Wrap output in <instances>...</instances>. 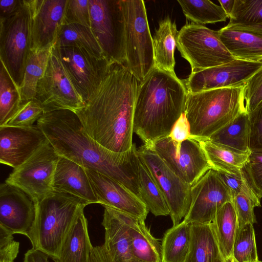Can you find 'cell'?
Listing matches in <instances>:
<instances>
[{
	"instance_id": "obj_46",
	"label": "cell",
	"mask_w": 262,
	"mask_h": 262,
	"mask_svg": "<svg viewBox=\"0 0 262 262\" xmlns=\"http://www.w3.org/2000/svg\"><path fill=\"white\" fill-rule=\"evenodd\" d=\"M217 172L224 184L229 189L232 199L245 188L249 186L242 171L236 174Z\"/></svg>"
},
{
	"instance_id": "obj_45",
	"label": "cell",
	"mask_w": 262,
	"mask_h": 262,
	"mask_svg": "<svg viewBox=\"0 0 262 262\" xmlns=\"http://www.w3.org/2000/svg\"><path fill=\"white\" fill-rule=\"evenodd\" d=\"M19 243L13 235L0 229V262H14L19 252Z\"/></svg>"
},
{
	"instance_id": "obj_1",
	"label": "cell",
	"mask_w": 262,
	"mask_h": 262,
	"mask_svg": "<svg viewBox=\"0 0 262 262\" xmlns=\"http://www.w3.org/2000/svg\"><path fill=\"white\" fill-rule=\"evenodd\" d=\"M36 125L59 156L113 179L141 199L135 143L123 152L107 149L88 135L77 115L69 110L45 113Z\"/></svg>"
},
{
	"instance_id": "obj_9",
	"label": "cell",
	"mask_w": 262,
	"mask_h": 262,
	"mask_svg": "<svg viewBox=\"0 0 262 262\" xmlns=\"http://www.w3.org/2000/svg\"><path fill=\"white\" fill-rule=\"evenodd\" d=\"M177 48L190 64L191 72L219 66L235 58L224 46L218 31L191 22L179 31Z\"/></svg>"
},
{
	"instance_id": "obj_18",
	"label": "cell",
	"mask_w": 262,
	"mask_h": 262,
	"mask_svg": "<svg viewBox=\"0 0 262 262\" xmlns=\"http://www.w3.org/2000/svg\"><path fill=\"white\" fill-rule=\"evenodd\" d=\"M68 0H27L31 24V50L53 46L63 23Z\"/></svg>"
},
{
	"instance_id": "obj_44",
	"label": "cell",
	"mask_w": 262,
	"mask_h": 262,
	"mask_svg": "<svg viewBox=\"0 0 262 262\" xmlns=\"http://www.w3.org/2000/svg\"><path fill=\"white\" fill-rule=\"evenodd\" d=\"M248 114L250 149L251 151L262 152V101Z\"/></svg>"
},
{
	"instance_id": "obj_10",
	"label": "cell",
	"mask_w": 262,
	"mask_h": 262,
	"mask_svg": "<svg viewBox=\"0 0 262 262\" xmlns=\"http://www.w3.org/2000/svg\"><path fill=\"white\" fill-rule=\"evenodd\" d=\"M59 157L48 141L14 168L5 182L22 190L36 204L54 192L53 181Z\"/></svg>"
},
{
	"instance_id": "obj_34",
	"label": "cell",
	"mask_w": 262,
	"mask_h": 262,
	"mask_svg": "<svg viewBox=\"0 0 262 262\" xmlns=\"http://www.w3.org/2000/svg\"><path fill=\"white\" fill-rule=\"evenodd\" d=\"M139 157V156H138ZM139 179L141 199L155 216L169 215L168 205L155 179L139 157Z\"/></svg>"
},
{
	"instance_id": "obj_52",
	"label": "cell",
	"mask_w": 262,
	"mask_h": 262,
	"mask_svg": "<svg viewBox=\"0 0 262 262\" xmlns=\"http://www.w3.org/2000/svg\"><path fill=\"white\" fill-rule=\"evenodd\" d=\"M253 262H262V261H259V260L258 261H253Z\"/></svg>"
},
{
	"instance_id": "obj_35",
	"label": "cell",
	"mask_w": 262,
	"mask_h": 262,
	"mask_svg": "<svg viewBox=\"0 0 262 262\" xmlns=\"http://www.w3.org/2000/svg\"><path fill=\"white\" fill-rule=\"evenodd\" d=\"M183 13L192 23L212 24L226 21L228 15L221 6L208 0H178Z\"/></svg>"
},
{
	"instance_id": "obj_31",
	"label": "cell",
	"mask_w": 262,
	"mask_h": 262,
	"mask_svg": "<svg viewBox=\"0 0 262 262\" xmlns=\"http://www.w3.org/2000/svg\"><path fill=\"white\" fill-rule=\"evenodd\" d=\"M55 45L79 48L97 58H105L91 28L80 24H63L59 29Z\"/></svg>"
},
{
	"instance_id": "obj_8",
	"label": "cell",
	"mask_w": 262,
	"mask_h": 262,
	"mask_svg": "<svg viewBox=\"0 0 262 262\" xmlns=\"http://www.w3.org/2000/svg\"><path fill=\"white\" fill-rule=\"evenodd\" d=\"M91 28L111 64L125 63V20L121 0H89Z\"/></svg>"
},
{
	"instance_id": "obj_41",
	"label": "cell",
	"mask_w": 262,
	"mask_h": 262,
	"mask_svg": "<svg viewBox=\"0 0 262 262\" xmlns=\"http://www.w3.org/2000/svg\"><path fill=\"white\" fill-rule=\"evenodd\" d=\"M242 172L253 192L262 198V152L251 151Z\"/></svg>"
},
{
	"instance_id": "obj_37",
	"label": "cell",
	"mask_w": 262,
	"mask_h": 262,
	"mask_svg": "<svg viewBox=\"0 0 262 262\" xmlns=\"http://www.w3.org/2000/svg\"><path fill=\"white\" fill-rule=\"evenodd\" d=\"M227 25L262 32V0H235Z\"/></svg>"
},
{
	"instance_id": "obj_26",
	"label": "cell",
	"mask_w": 262,
	"mask_h": 262,
	"mask_svg": "<svg viewBox=\"0 0 262 262\" xmlns=\"http://www.w3.org/2000/svg\"><path fill=\"white\" fill-rule=\"evenodd\" d=\"M128 233L135 258L139 262H162L161 245L151 234L145 221L128 215Z\"/></svg>"
},
{
	"instance_id": "obj_13",
	"label": "cell",
	"mask_w": 262,
	"mask_h": 262,
	"mask_svg": "<svg viewBox=\"0 0 262 262\" xmlns=\"http://www.w3.org/2000/svg\"><path fill=\"white\" fill-rule=\"evenodd\" d=\"M150 147L171 171L191 186L211 169L196 139L178 142L167 136Z\"/></svg>"
},
{
	"instance_id": "obj_25",
	"label": "cell",
	"mask_w": 262,
	"mask_h": 262,
	"mask_svg": "<svg viewBox=\"0 0 262 262\" xmlns=\"http://www.w3.org/2000/svg\"><path fill=\"white\" fill-rule=\"evenodd\" d=\"M185 262H228L221 250L211 223L192 224L191 244Z\"/></svg>"
},
{
	"instance_id": "obj_21",
	"label": "cell",
	"mask_w": 262,
	"mask_h": 262,
	"mask_svg": "<svg viewBox=\"0 0 262 262\" xmlns=\"http://www.w3.org/2000/svg\"><path fill=\"white\" fill-rule=\"evenodd\" d=\"M128 215L104 206L102 225L105 230L104 245L115 262H139L134 257L128 233Z\"/></svg>"
},
{
	"instance_id": "obj_33",
	"label": "cell",
	"mask_w": 262,
	"mask_h": 262,
	"mask_svg": "<svg viewBox=\"0 0 262 262\" xmlns=\"http://www.w3.org/2000/svg\"><path fill=\"white\" fill-rule=\"evenodd\" d=\"M53 46L30 50L23 81L19 89L22 102L35 99L38 82L46 71Z\"/></svg>"
},
{
	"instance_id": "obj_22",
	"label": "cell",
	"mask_w": 262,
	"mask_h": 262,
	"mask_svg": "<svg viewBox=\"0 0 262 262\" xmlns=\"http://www.w3.org/2000/svg\"><path fill=\"white\" fill-rule=\"evenodd\" d=\"M53 188L57 192L75 196L89 204L98 203L85 169L67 158L59 157Z\"/></svg>"
},
{
	"instance_id": "obj_40",
	"label": "cell",
	"mask_w": 262,
	"mask_h": 262,
	"mask_svg": "<svg viewBox=\"0 0 262 262\" xmlns=\"http://www.w3.org/2000/svg\"><path fill=\"white\" fill-rule=\"evenodd\" d=\"M45 113L43 107L36 99L23 101L17 111L4 126L31 127Z\"/></svg>"
},
{
	"instance_id": "obj_23",
	"label": "cell",
	"mask_w": 262,
	"mask_h": 262,
	"mask_svg": "<svg viewBox=\"0 0 262 262\" xmlns=\"http://www.w3.org/2000/svg\"><path fill=\"white\" fill-rule=\"evenodd\" d=\"M220 39L235 59L262 62V32L228 25L218 31Z\"/></svg>"
},
{
	"instance_id": "obj_27",
	"label": "cell",
	"mask_w": 262,
	"mask_h": 262,
	"mask_svg": "<svg viewBox=\"0 0 262 262\" xmlns=\"http://www.w3.org/2000/svg\"><path fill=\"white\" fill-rule=\"evenodd\" d=\"M179 32L174 22L167 17L159 23L153 39L154 67L175 74L174 53Z\"/></svg>"
},
{
	"instance_id": "obj_32",
	"label": "cell",
	"mask_w": 262,
	"mask_h": 262,
	"mask_svg": "<svg viewBox=\"0 0 262 262\" xmlns=\"http://www.w3.org/2000/svg\"><path fill=\"white\" fill-rule=\"evenodd\" d=\"M211 224L221 250L225 258L230 262L238 228L236 214L232 202L225 203L217 211Z\"/></svg>"
},
{
	"instance_id": "obj_11",
	"label": "cell",
	"mask_w": 262,
	"mask_h": 262,
	"mask_svg": "<svg viewBox=\"0 0 262 262\" xmlns=\"http://www.w3.org/2000/svg\"><path fill=\"white\" fill-rule=\"evenodd\" d=\"M35 99L43 107L45 113L59 110L75 112L84 106V102L72 83L54 45L46 71L38 82Z\"/></svg>"
},
{
	"instance_id": "obj_12",
	"label": "cell",
	"mask_w": 262,
	"mask_h": 262,
	"mask_svg": "<svg viewBox=\"0 0 262 262\" xmlns=\"http://www.w3.org/2000/svg\"><path fill=\"white\" fill-rule=\"evenodd\" d=\"M137 150L139 157L146 165L164 196L173 226L178 225L189 210L191 186L171 171L151 147L144 144Z\"/></svg>"
},
{
	"instance_id": "obj_4",
	"label": "cell",
	"mask_w": 262,
	"mask_h": 262,
	"mask_svg": "<svg viewBox=\"0 0 262 262\" xmlns=\"http://www.w3.org/2000/svg\"><path fill=\"white\" fill-rule=\"evenodd\" d=\"M244 85L188 93L184 114L193 138L208 140L214 133L246 112Z\"/></svg>"
},
{
	"instance_id": "obj_7",
	"label": "cell",
	"mask_w": 262,
	"mask_h": 262,
	"mask_svg": "<svg viewBox=\"0 0 262 262\" xmlns=\"http://www.w3.org/2000/svg\"><path fill=\"white\" fill-rule=\"evenodd\" d=\"M31 24L27 0L10 16L0 19V59L19 89L31 50Z\"/></svg>"
},
{
	"instance_id": "obj_16",
	"label": "cell",
	"mask_w": 262,
	"mask_h": 262,
	"mask_svg": "<svg viewBox=\"0 0 262 262\" xmlns=\"http://www.w3.org/2000/svg\"><path fill=\"white\" fill-rule=\"evenodd\" d=\"M262 67V62L235 59L219 66L191 72L183 80L188 93L244 85Z\"/></svg>"
},
{
	"instance_id": "obj_29",
	"label": "cell",
	"mask_w": 262,
	"mask_h": 262,
	"mask_svg": "<svg viewBox=\"0 0 262 262\" xmlns=\"http://www.w3.org/2000/svg\"><path fill=\"white\" fill-rule=\"evenodd\" d=\"M198 141L212 169L232 174L242 172L250 154L235 152L209 140Z\"/></svg>"
},
{
	"instance_id": "obj_49",
	"label": "cell",
	"mask_w": 262,
	"mask_h": 262,
	"mask_svg": "<svg viewBox=\"0 0 262 262\" xmlns=\"http://www.w3.org/2000/svg\"><path fill=\"white\" fill-rule=\"evenodd\" d=\"M90 262H115L108 253L104 245L93 247Z\"/></svg>"
},
{
	"instance_id": "obj_38",
	"label": "cell",
	"mask_w": 262,
	"mask_h": 262,
	"mask_svg": "<svg viewBox=\"0 0 262 262\" xmlns=\"http://www.w3.org/2000/svg\"><path fill=\"white\" fill-rule=\"evenodd\" d=\"M253 225L238 227L230 262H253L258 260Z\"/></svg>"
},
{
	"instance_id": "obj_3",
	"label": "cell",
	"mask_w": 262,
	"mask_h": 262,
	"mask_svg": "<svg viewBox=\"0 0 262 262\" xmlns=\"http://www.w3.org/2000/svg\"><path fill=\"white\" fill-rule=\"evenodd\" d=\"M188 92L176 74L154 67L138 84L133 129L144 144L151 146L169 135L184 113Z\"/></svg>"
},
{
	"instance_id": "obj_43",
	"label": "cell",
	"mask_w": 262,
	"mask_h": 262,
	"mask_svg": "<svg viewBox=\"0 0 262 262\" xmlns=\"http://www.w3.org/2000/svg\"><path fill=\"white\" fill-rule=\"evenodd\" d=\"M244 97L245 110L248 114L262 101V67L246 81Z\"/></svg>"
},
{
	"instance_id": "obj_36",
	"label": "cell",
	"mask_w": 262,
	"mask_h": 262,
	"mask_svg": "<svg viewBox=\"0 0 262 262\" xmlns=\"http://www.w3.org/2000/svg\"><path fill=\"white\" fill-rule=\"evenodd\" d=\"M22 103L19 88L4 64L0 66V126H4Z\"/></svg>"
},
{
	"instance_id": "obj_30",
	"label": "cell",
	"mask_w": 262,
	"mask_h": 262,
	"mask_svg": "<svg viewBox=\"0 0 262 262\" xmlns=\"http://www.w3.org/2000/svg\"><path fill=\"white\" fill-rule=\"evenodd\" d=\"M192 224L184 221L168 229L161 244L162 262H185L191 240Z\"/></svg>"
},
{
	"instance_id": "obj_2",
	"label": "cell",
	"mask_w": 262,
	"mask_h": 262,
	"mask_svg": "<svg viewBox=\"0 0 262 262\" xmlns=\"http://www.w3.org/2000/svg\"><path fill=\"white\" fill-rule=\"evenodd\" d=\"M138 81L124 65L113 64L84 106L75 113L88 135L116 152L133 145V122Z\"/></svg>"
},
{
	"instance_id": "obj_51",
	"label": "cell",
	"mask_w": 262,
	"mask_h": 262,
	"mask_svg": "<svg viewBox=\"0 0 262 262\" xmlns=\"http://www.w3.org/2000/svg\"><path fill=\"white\" fill-rule=\"evenodd\" d=\"M219 2L229 18L234 7L235 0H219Z\"/></svg>"
},
{
	"instance_id": "obj_19",
	"label": "cell",
	"mask_w": 262,
	"mask_h": 262,
	"mask_svg": "<svg viewBox=\"0 0 262 262\" xmlns=\"http://www.w3.org/2000/svg\"><path fill=\"white\" fill-rule=\"evenodd\" d=\"M85 171L98 204L145 221L149 210L138 196L106 175L91 169Z\"/></svg>"
},
{
	"instance_id": "obj_39",
	"label": "cell",
	"mask_w": 262,
	"mask_h": 262,
	"mask_svg": "<svg viewBox=\"0 0 262 262\" xmlns=\"http://www.w3.org/2000/svg\"><path fill=\"white\" fill-rule=\"evenodd\" d=\"M260 199L249 186L232 199L238 227L248 223L252 225L256 223L254 209L260 206Z\"/></svg>"
},
{
	"instance_id": "obj_20",
	"label": "cell",
	"mask_w": 262,
	"mask_h": 262,
	"mask_svg": "<svg viewBox=\"0 0 262 262\" xmlns=\"http://www.w3.org/2000/svg\"><path fill=\"white\" fill-rule=\"evenodd\" d=\"M48 142L36 125L29 128L0 126V162L14 169Z\"/></svg>"
},
{
	"instance_id": "obj_5",
	"label": "cell",
	"mask_w": 262,
	"mask_h": 262,
	"mask_svg": "<svg viewBox=\"0 0 262 262\" xmlns=\"http://www.w3.org/2000/svg\"><path fill=\"white\" fill-rule=\"evenodd\" d=\"M88 203L56 191L35 204L36 217L29 237L32 248L57 259L63 241Z\"/></svg>"
},
{
	"instance_id": "obj_28",
	"label": "cell",
	"mask_w": 262,
	"mask_h": 262,
	"mask_svg": "<svg viewBox=\"0 0 262 262\" xmlns=\"http://www.w3.org/2000/svg\"><path fill=\"white\" fill-rule=\"evenodd\" d=\"M250 123L246 112L212 135L209 140L237 152L250 154Z\"/></svg>"
},
{
	"instance_id": "obj_24",
	"label": "cell",
	"mask_w": 262,
	"mask_h": 262,
	"mask_svg": "<svg viewBox=\"0 0 262 262\" xmlns=\"http://www.w3.org/2000/svg\"><path fill=\"white\" fill-rule=\"evenodd\" d=\"M92 246L88 222L82 211L77 217L62 243L57 262H90Z\"/></svg>"
},
{
	"instance_id": "obj_6",
	"label": "cell",
	"mask_w": 262,
	"mask_h": 262,
	"mask_svg": "<svg viewBox=\"0 0 262 262\" xmlns=\"http://www.w3.org/2000/svg\"><path fill=\"white\" fill-rule=\"evenodd\" d=\"M125 20L124 66L142 82L154 67L153 39L144 1L121 0Z\"/></svg>"
},
{
	"instance_id": "obj_17",
	"label": "cell",
	"mask_w": 262,
	"mask_h": 262,
	"mask_svg": "<svg viewBox=\"0 0 262 262\" xmlns=\"http://www.w3.org/2000/svg\"><path fill=\"white\" fill-rule=\"evenodd\" d=\"M35 217V204L25 192L6 182L1 184L0 229L29 238Z\"/></svg>"
},
{
	"instance_id": "obj_15",
	"label": "cell",
	"mask_w": 262,
	"mask_h": 262,
	"mask_svg": "<svg viewBox=\"0 0 262 262\" xmlns=\"http://www.w3.org/2000/svg\"><path fill=\"white\" fill-rule=\"evenodd\" d=\"M232 201L231 194L218 172L210 169L191 186L190 205L183 221L210 224L217 211Z\"/></svg>"
},
{
	"instance_id": "obj_14",
	"label": "cell",
	"mask_w": 262,
	"mask_h": 262,
	"mask_svg": "<svg viewBox=\"0 0 262 262\" xmlns=\"http://www.w3.org/2000/svg\"><path fill=\"white\" fill-rule=\"evenodd\" d=\"M55 46L70 80L84 103L101 83L112 64L74 47Z\"/></svg>"
},
{
	"instance_id": "obj_50",
	"label": "cell",
	"mask_w": 262,
	"mask_h": 262,
	"mask_svg": "<svg viewBox=\"0 0 262 262\" xmlns=\"http://www.w3.org/2000/svg\"><path fill=\"white\" fill-rule=\"evenodd\" d=\"M49 258L50 256L43 251L32 248L25 254L24 262H49Z\"/></svg>"
},
{
	"instance_id": "obj_47",
	"label": "cell",
	"mask_w": 262,
	"mask_h": 262,
	"mask_svg": "<svg viewBox=\"0 0 262 262\" xmlns=\"http://www.w3.org/2000/svg\"><path fill=\"white\" fill-rule=\"evenodd\" d=\"M168 136L178 142L193 138L191 134L189 123L184 113L182 114L175 123Z\"/></svg>"
},
{
	"instance_id": "obj_42",
	"label": "cell",
	"mask_w": 262,
	"mask_h": 262,
	"mask_svg": "<svg viewBox=\"0 0 262 262\" xmlns=\"http://www.w3.org/2000/svg\"><path fill=\"white\" fill-rule=\"evenodd\" d=\"M63 24H77L91 28L89 0H68Z\"/></svg>"
},
{
	"instance_id": "obj_48",
	"label": "cell",
	"mask_w": 262,
	"mask_h": 262,
	"mask_svg": "<svg viewBox=\"0 0 262 262\" xmlns=\"http://www.w3.org/2000/svg\"><path fill=\"white\" fill-rule=\"evenodd\" d=\"M23 0H0V19L15 13L22 6Z\"/></svg>"
}]
</instances>
